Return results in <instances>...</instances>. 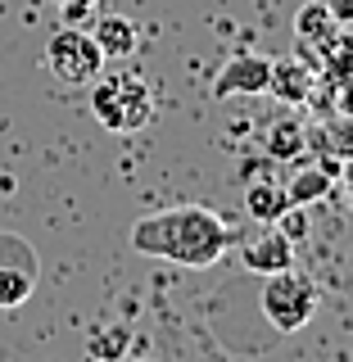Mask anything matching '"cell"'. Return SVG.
<instances>
[{"label": "cell", "instance_id": "cell-1", "mask_svg": "<svg viewBox=\"0 0 353 362\" xmlns=\"http://www.w3.org/2000/svg\"><path fill=\"white\" fill-rule=\"evenodd\" d=\"M127 245L141 258H163L177 267H213L236 245V226L209 204H173L132 222Z\"/></svg>", "mask_w": 353, "mask_h": 362}, {"label": "cell", "instance_id": "cell-2", "mask_svg": "<svg viewBox=\"0 0 353 362\" xmlns=\"http://www.w3.org/2000/svg\"><path fill=\"white\" fill-rule=\"evenodd\" d=\"M154 86L141 73H100L91 82V118L113 136H136L154 122Z\"/></svg>", "mask_w": 353, "mask_h": 362}, {"label": "cell", "instance_id": "cell-3", "mask_svg": "<svg viewBox=\"0 0 353 362\" xmlns=\"http://www.w3.org/2000/svg\"><path fill=\"white\" fill-rule=\"evenodd\" d=\"M258 308H263L272 331L294 335V331H303V326L317 317V308H322V290H317L299 267H290V272H277V276H263Z\"/></svg>", "mask_w": 353, "mask_h": 362}, {"label": "cell", "instance_id": "cell-4", "mask_svg": "<svg viewBox=\"0 0 353 362\" xmlns=\"http://www.w3.org/2000/svg\"><path fill=\"white\" fill-rule=\"evenodd\" d=\"M41 59H45V73L59 86H91L105 73V54H100L96 37L86 28H77V23H64V28H54L45 37Z\"/></svg>", "mask_w": 353, "mask_h": 362}, {"label": "cell", "instance_id": "cell-5", "mask_svg": "<svg viewBox=\"0 0 353 362\" xmlns=\"http://www.w3.org/2000/svg\"><path fill=\"white\" fill-rule=\"evenodd\" d=\"M41 281V258L37 245L23 231H5L0 226V308H18L37 294Z\"/></svg>", "mask_w": 353, "mask_h": 362}, {"label": "cell", "instance_id": "cell-6", "mask_svg": "<svg viewBox=\"0 0 353 362\" xmlns=\"http://www.w3.org/2000/svg\"><path fill=\"white\" fill-rule=\"evenodd\" d=\"M267 77H272V59H267V54L241 50V54H231V59H226L218 73H213L209 95H213V100H231V95H263V90H267Z\"/></svg>", "mask_w": 353, "mask_h": 362}, {"label": "cell", "instance_id": "cell-7", "mask_svg": "<svg viewBox=\"0 0 353 362\" xmlns=\"http://www.w3.org/2000/svg\"><path fill=\"white\" fill-rule=\"evenodd\" d=\"M241 263H245V272H254V276L290 272L294 267V240L286 231H263V235H254V240H245Z\"/></svg>", "mask_w": 353, "mask_h": 362}, {"label": "cell", "instance_id": "cell-8", "mask_svg": "<svg viewBox=\"0 0 353 362\" xmlns=\"http://www.w3.org/2000/svg\"><path fill=\"white\" fill-rule=\"evenodd\" d=\"M313 82L317 73L299 59H272V77H267V90L281 100V105H308L313 100Z\"/></svg>", "mask_w": 353, "mask_h": 362}, {"label": "cell", "instance_id": "cell-9", "mask_svg": "<svg viewBox=\"0 0 353 362\" xmlns=\"http://www.w3.org/2000/svg\"><path fill=\"white\" fill-rule=\"evenodd\" d=\"M86 358L91 362H127L132 358V326L127 322H96L86 326Z\"/></svg>", "mask_w": 353, "mask_h": 362}, {"label": "cell", "instance_id": "cell-10", "mask_svg": "<svg viewBox=\"0 0 353 362\" xmlns=\"http://www.w3.org/2000/svg\"><path fill=\"white\" fill-rule=\"evenodd\" d=\"M91 37H96L105 59H127L136 50V41H141V28H136L127 14H100L91 23Z\"/></svg>", "mask_w": 353, "mask_h": 362}, {"label": "cell", "instance_id": "cell-11", "mask_svg": "<svg viewBox=\"0 0 353 362\" xmlns=\"http://www.w3.org/2000/svg\"><path fill=\"white\" fill-rule=\"evenodd\" d=\"M245 213L254 222H263V226H272V222H281L290 213V195H286V186L281 181H254V186L245 190Z\"/></svg>", "mask_w": 353, "mask_h": 362}, {"label": "cell", "instance_id": "cell-12", "mask_svg": "<svg viewBox=\"0 0 353 362\" xmlns=\"http://www.w3.org/2000/svg\"><path fill=\"white\" fill-rule=\"evenodd\" d=\"M294 37L303 45H331L340 37V23H335L331 9H326V0H308V5L294 14Z\"/></svg>", "mask_w": 353, "mask_h": 362}, {"label": "cell", "instance_id": "cell-13", "mask_svg": "<svg viewBox=\"0 0 353 362\" xmlns=\"http://www.w3.org/2000/svg\"><path fill=\"white\" fill-rule=\"evenodd\" d=\"M263 150H267V158H277V163H290V158H299L308 150V132L294 118H277L263 136Z\"/></svg>", "mask_w": 353, "mask_h": 362}, {"label": "cell", "instance_id": "cell-14", "mask_svg": "<svg viewBox=\"0 0 353 362\" xmlns=\"http://www.w3.org/2000/svg\"><path fill=\"white\" fill-rule=\"evenodd\" d=\"M335 186V173L331 168H299L290 181H286V195H290V209H308L313 199H326Z\"/></svg>", "mask_w": 353, "mask_h": 362}, {"label": "cell", "instance_id": "cell-15", "mask_svg": "<svg viewBox=\"0 0 353 362\" xmlns=\"http://www.w3.org/2000/svg\"><path fill=\"white\" fill-rule=\"evenodd\" d=\"M50 5L59 9V14H64L68 23H73V18H86L91 9H96V0H50Z\"/></svg>", "mask_w": 353, "mask_h": 362}, {"label": "cell", "instance_id": "cell-16", "mask_svg": "<svg viewBox=\"0 0 353 362\" xmlns=\"http://www.w3.org/2000/svg\"><path fill=\"white\" fill-rule=\"evenodd\" d=\"M326 9L335 14L340 28H345V23H353V0H326Z\"/></svg>", "mask_w": 353, "mask_h": 362}, {"label": "cell", "instance_id": "cell-17", "mask_svg": "<svg viewBox=\"0 0 353 362\" xmlns=\"http://www.w3.org/2000/svg\"><path fill=\"white\" fill-rule=\"evenodd\" d=\"M127 362H132V358H127ZM136 362H154V358H136Z\"/></svg>", "mask_w": 353, "mask_h": 362}]
</instances>
